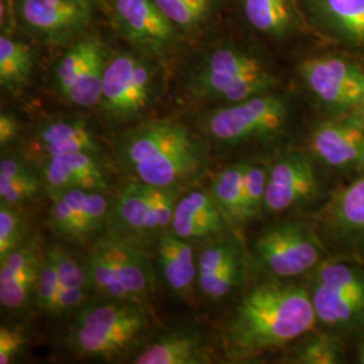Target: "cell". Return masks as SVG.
Wrapping results in <instances>:
<instances>
[{"label": "cell", "instance_id": "1", "mask_svg": "<svg viewBox=\"0 0 364 364\" xmlns=\"http://www.w3.org/2000/svg\"><path fill=\"white\" fill-rule=\"evenodd\" d=\"M314 324L308 287L270 279L237 301L224 326V348L231 360H245L296 341Z\"/></svg>", "mask_w": 364, "mask_h": 364}, {"label": "cell", "instance_id": "30", "mask_svg": "<svg viewBox=\"0 0 364 364\" xmlns=\"http://www.w3.org/2000/svg\"><path fill=\"white\" fill-rule=\"evenodd\" d=\"M341 336L323 331L301 340L290 355V363L340 364L346 362V346Z\"/></svg>", "mask_w": 364, "mask_h": 364}, {"label": "cell", "instance_id": "14", "mask_svg": "<svg viewBox=\"0 0 364 364\" xmlns=\"http://www.w3.org/2000/svg\"><path fill=\"white\" fill-rule=\"evenodd\" d=\"M320 220L321 237L335 255L364 263V177L338 191Z\"/></svg>", "mask_w": 364, "mask_h": 364}, {"label": "cell", "instance_id": "20", "mask_svg": "<svg viewBox=\"0 0 364 364\" xmlns=\"http://www.w3.org/2000/svg\"><path fill=\"white\" fill-rule=\"evenodd\" d=\"M170 231L191 243H208L232 231L209 189H192L178 197Z\"/></svg>", "mask_w": 364, "mask_h": 364}, {"label": "cell", "instance_id": "41", "mask_svg": "<svg viewBox=\"0 0 364 364\" xmlns=\"http://www.w3.org/2000/svg\"><path fill=\"white\" fill-rule=\"evenodd\" d=\"M359 362L364 364V340L360 346V350H359Z\"/></svg>", "mask_w": 364, "mask_h": 364}, {"label": "cell", "instance_id": "33", "mask_svg": "<svg viewBox=\"0 0 364 364\" xmlns=\"http://www.w3.org/2000/svg\"><path fill=\"white\" fill-rule=\"evenodd\" d=\"M61 281L57 267L45 250L38 281L34 290L33 305L46 316H58V299L61 294Z\"/></svg>", "mask_w": 364, "mask_h": 364}, {"label": "cell", "instance_id": "22", "mask_svg": "<svg viewBox=\"0 0 364 364\" xmlns=\"http://www.w3.org/2000/svg\"><path fill=\"white\" fill-rule=\"evenodd\" d=\"M154 248L156 269L165 287L177 297L191 296L197 279V255L193 243L169 230L162 235Z\"/></svg>", "mask_w": 364, "mask_h": 364}, {"label": "cell", "instance_id": "42", "mask_svg": "<svg viewBox=\"0 0 364 364\" xmlns=\"http://www.w3.org/2000/svg\"><path fill=\"white\" fill-rule=\"evenodd\" d=\"M363 111H364V103H363ZM363 120H364V115H363Z\"/></svg>", "mask_w": 364, "mask_h": 364}, {"label": "cell", "instance_id": "3", "mask_svg": "<svg viewBox=\"0 0 364 364\" xmlns=\"http://www.w3.org/2000/svg\"><path fill=\"white\" fill-rule=\"evenodd\" d=\"M151 326L153 317L141 301H87L75 312L69 346L78 356L114 359L132 350Z\"/></svg>", "mask_w": 364, "mask_h": 364}, {"label": "cell", "instance_id": "15", "mask_svg": "<svg viewBox=\"0 0 364 364\" xmlns=\"http://www.w3.org/2000/svg\"><path fill=\"white\" fill-rule=\"evenodd\" d=\"M117 31L139 52L161 57L177 41V27L158 7L156 0H112Z\"/></svg>", "mask_w": 364, "mask_h": 364}, {"label": "cell", "instance_id": "35", "mask_svg": "<svg viewBox=\"0 0 364 364\" xmlns=\"http://www.w3.org/2000/svg\"><path fill=\"white\" fill-rule=\"evenodd\" d=\"M27 239V218L21 207L0 203V260Z\"/></svg>", "mask_w": 364, "mask_h": 364}, {"label": "cell", "instance_id": "38", "mask_svg": "<svg viewBox=\"0 0 364 364\" xmlns=\"http://www.w3.org/2000/svg\"><path fill=\"white\" fill-rule=\"evenodd\" d=\"M26 333L18 326H1L0 328V363L10 364L25 350Z\"/></svg>", "mask_w": 364, "mask_h": 364}, {"label": "cell", "instance_id": "18", "mask_svg": "<svg viewBox=\"0 0 364 364\" xmlns=\"http://www.w3.org/2000/svg\"><path fill=\"white\" fill-rule=\"evenodd\" d=\"M45 250L37 235L28 236L13 252L0 260V302L9 312H25L33 305Z\"/></svg>", "mask_w": 364, "mask_h": 364}, {"label": "cell", "instance_id": "12", "mask_svg": "<svg viewBox=\"0 0 364 364\" xmlns=\"http://www.w3.org/2000/svg\"><path fill=\"white\" fill-rule=\"evenodd\" d=\"M317 162L309 154L287 150L269 165L263 213L281 215L302 208L321 192Z\"/></svg>", "mask_w": 364, "mask_h": 364}, {"label": "cell", "instance_id": "7", "mask_svg": "<svg viewBox=\"0 0 364 364\" xmlns=\"http://www.w3.org/2000/svg\"><path fill=\"white\" fill-rule=\"evenodd\" d=\"M291 119L287 96L266 92L246 100L223 105L203 117V131L213 142L235 147L269 141L285 132Z\"/></svg>", "mask_w": 364, "mask_h": 364}, {"label": "cell", "instance_id": "40", "mask_svg": "<svg viewBox=\"0 0 364 364\" xmlns=\"http://www.w3.org/2000/svg\"><path fill=\"white\" fill-rule=\"evenodd\" d=\"M10 16H14V7L11 4V0H1V30L6 26V30L3 34L10 33V28L13 27L14 21L10 19Z\"/></svg>", "mask_w": 364, "mask_h": 364}, {"label": "cell", "instance_id": "6", "mask_svg": "<svg viewBox=\"0 0 364 364\" xmlns=\"http://www.w3.org/2000/svg\"><path fill=\"white\" fill-rule=\"evenodd\" d=\"M183 188L127 183L112 203L105 234L142 250L156 247L170 230L174 207Z\"/></svg>", "mask_w": 364, "mask_h": 364}, {"label": "cell", "instance_id": "4", "mask_svg": "<svg viewBox=\"0 0 364 364\" xmlns=\"http://www.w3.org/2000/svg\"><path fill=\"white\" fill-rule=\"evenodd\" d=\"M277 78L263 58L235 45L209 52L196 68L189 91L198 100L232 105L272 92Z\"/></svg>", "mask_w": 364, "mask_h": 364}, {"label": "cell", "instance_id": "5", "mask_svg": "<svg viewBox=\"0 0 364 364\" xmlns=\"http://www.w3.org/2000/svg\"><path fill=\"white\" fill-rule=\"evenodd\" d=\"M90 293L97 299L144 302L154 291L156 270L146 250L102 235L84 260Z\"/></svg>", "mask_w": 364, "mask_h": 364}, {"label": "cell", "instance_id": "16", "mask_svg": "<svg viewBox=\"0 0 364 364\" xmlns=\"http://www.w3.org/2000/svg\"><path fill=\"white\" fill-rule=\"evenodd\" d=\"M19 16L27 30L48 43L63 45L91 25V0H21Z\"/></svg>", "mask_w": 364, "mask_h": 364}, {"label": "cell", "instance_id": "27", "mask_svg": "<svg viewBox=\"0 0 364 364\" xmlns=\"http://www.w3.org/2000/svg\"><path fill=\"white\" fill-rule=\"evenodd\" d=\"M245 173L246 161L232 164L215 176L209 189L232 228L246 224Z\"/></svg>", "mask_w": 364, "mask_h": 364}, {"label": "cell", "instance_id": "26", "mask_svg": "<svg viewBox=\"0 0 364 364\" xmlns=\"http://www.w3.org/2000/svg\"><path fill=\"white\" fill-rule=\"evenodd\" d=\"M248 25L270 38L293 37L302 27L294 0H242Z\"/></svg>", "mask_w": 364, "mask_h": 364}, {"label": "cell", "instance_id": "28", "mask_svg": "<svg viewBox=\"0 0 364 364\" xmlns=\"http://www.w3.org/2000/svg\"><path fill=\"white\" fill-rule=\"evenodd\" d=\"M34 68V55L22 41L1 34L0 37V85L3 91H23Z\"/></svg>", "mask_w": 364, "mask_h": 364}, {"label": "cell", "instance_id": "17", "mask_svg": "<svg viewBox=\"0 0 364 364\" xmlns=\"http://www.w3.org/2000/svg\"><path fill=\"white\" fill-rule=\"evenodd\" d=\"M311 156L338 173L364 169V120L336 117L318 123L309 138Z\"/></svg>", "mask_w": 364, "mask_h": 364}, {"label": "cell", "instance_id": "23", "mask_svg": "<svg viewBox=\"0 0 364 364\" xmlns=\"http://www.w3.org/2000/svg\"><path fill=\"white\" fill-rule=\"evenodd\" d=\"M34 146L43 159L69 153H103L99 139L82 117L48 120L36 132Z\"/></svg>", "mask_w": 364, "mask_h": 364}, {"label": "cell", "instance_id": "10", "mask_svg": "<svg viewBox=\"0 0 364 364\" xmlns=\"http://www.w3.org/2000/svg\"><path fill=\"white\" fill-rule=\"evenodd\" d=\"M304 87L313 99L335 117L364 103V69L340 55H316L299 65Z\"/></svg>", "mask_w": 364, "mask_h": 364}, {"label": "cell", "instance_id": "34", "mask_svg": "<svg viewBox=\"0 0 364 364\" xmlns=\"http://www.w3.org/2000/svg\"><path fill=\"white\" fill-rule=\"evenodd\" d=\"M269 177V165L246 161L245 173V219L246 223L263 213Z\"/></svg>", "mask_w": 364, "mask_h": 364}, {"label": "cell", "instance_id": "2", "mask_svg": "<svg viewBox=\"0 0 364 364\" xmlns=\"http://www.w3.org/2000/svg\"><path fill=\"white\" fill-rule=\"evenodd\" d=\"M119 169L132 181L158 188H183L208 168L207 146L177 122L150 120L122 134L115 142Z\"/></svg>", "mask_w": 364, "mask_h": 364}, {"label": "cell", "instance_id": "31", "mask_svg": "<svg viewBox=\"0 0 364 364\" xmlns=\"http://www.w3.org/2000/svg\"><path fill=\"white\" fill-rule=\"evenodd\" d=\"M177 30L192 33L208 22L219 0H156Z\"/></svg>", "mask_w": 364, "mask_h": 364}, {"label": "cell", "instance_id": "13", "mask_svg": "<svg viewBox=\"0 0 364 364\" xmlns=\"http://www.w3.org/2000/svg\"><path fill=\"white\" fill-rule=\"evenodd\" d=\"M50 198L49 223L58 236L82 243L107 232L112 204L105 192L69 189Z\"/></svg>", "mask_w": 364, "mask_h": 364}, {"label": "cell", "instance_id": "29", "mask_svg": "<svg viewBox=\"0 0 364 364\" xmlns=\"http://www.w3.org/2000/svg\"><path fill=\"white\" fill-rule=\"evenodd\" d=\"M107 61L108 57L105 54V46L100 43L72 82L64 99L72 105L85 108L99 105Z\"/></svg>", "mask_w": 364, "mask_h": 364}, {"label": "cell", "instance_id": "8", "mask_svg": "<svg viewBox=\"0 0 364 364\" xmlns=\"http://www.w3.org/2000/svg\"><path fill=\"white\" fill-rule=\"evenodd\" d=\"M326 257L321 235L302 220L274 223L255 239L251 250V262L260 273L281 281L309 275Z\"/></svg>", "mask_w": 364, "mask_h": 364}, {"label": "cell", "instance_id": "24", "mask_svg": "<svg viewBox=\"0 0 364 364\" xmlns=\"http://www.w3.org/2000/svg\"><path fill=\"white\" fill-rule=\"evenodd\" d=\"M305 4L331 38L364 48V0H305Z\"/></svg>", "mask_w": 364, "mask_h": 364}, {"label": "cell", "instance_id": "19", "mask_svg": "<svg viewBox=\"0 0 364 364\" xmlns=\"http://www.w3.org/2000/svg\"><path fill=\"white\" fill-rule=\"evenodd\" d=\"M41 178L45 192L52 197L69 189L105 192L109 171L100 154L69 153L43 159Z\"/></svg>", "mask_w": 364, "mask_h": 364}, {"label": "cell", "instance_id": "32", "mask_svg": "<svg viewBox=\"0 0 364 364\" xmlns=\"http://www.w3.org/2000/svg\"><path fill=\"white\" fill-rule=\"evenodd\" d=\"M100 43L102 42L95 37L80 39L61 57V60L55 66L54 80H55V87L63 97L70 88L72 82L77 77L81 69L90 60L92 53L96 50V48Z\"/></svg>", "mask_w": 364, "mask_h": 364}, {"label": "cell", "instance_id": "9", "mask_svg": "<svg viewBox=\"0 0 364 364\" xmlns=\"http://www.w3.org/2000/svg\"><path fill=\"white\" fill-rule=\"evenodd\" d=\"M156 96V72L144 57L127 52L108 57L99 107L111 123L144 115Z\"/></svg>", "mask_w": 364, "mask_h": 364}, {"label": "cell", "instance_id": "36", "mask_svg": "<svg viewBox=\"0 0 364 364\" xmlns=\"http://www.w3.org/2000/svg\"><path fill=\"white\" fill-rule=\"evenodd\" d=\"M42 188L41 174L33 166H28L11 180L0 182V203L22 207L38 195L39 189Z\"/></svg>", "mask_w": 364, "mask_h": 364}, {"label": "cell", "instance_id": "39", "mask_svg": "<svg viewBox=\"0 0 364 364\" xmlns=\"http://www.w3.org/2000/svg\"><path fill=\"white\" fill-rule=\"evenodd\" d=\"M19 135V122L13 114L1 111L0 114V144L1 147L13 144Z\"/></svg>", "mask_w": 364, "mask_h": 364}, {"label": "cell", "instance_id": "11", "mask_svg": "<svg viewBox=\"0 0 364 364\" xmlns=\"http://www.w3.org/2000/svg\"><path fill=\"white\" fill-rule=\"evenodd\" d=\"M247 273V252L231 231L201 245L197 254L196 290L208 302H221L246 285Z\"/></svg>", "mask_w": 364, "mask_h": 364}, {"label": "cell", "instance_id": "25", "mask_svg": "<svg viewBox=\"0 0 364 364\" xmlns=\"http://www.w3.org/2000/svg\"><path fill=\"white\" fill-rule=\"evenodd\" d=\"M316 321L328 332L338 336L364 329V309L340 290L323 282L309 279Z\"/></svg>", "mask_w": 364, "mask_h": 364}, {"label": "cell", "instance_id": "37", "mask_svg": "<svg viewBox=\"0 0 364 364\" xmlns=\"http://www.w3.org/2000/svg\"><path fill=\"white\" fill-rule=\"evenodd\" d=\"M46 252L52 258L63 289H76V290H88V275L85 263L78 262L65 247L58 243H53L46 248Z\"/></svg>", "mask_w": 364, "mask_h": 364}, {"label": "cell", "instance_id": "21", "mask_svg": "<svg viewBox=\"0 0 364 364\" xmlns=\"http://www.w3.org/2000/svg\"><path fill=\"white\" fill-rule=\"evenodd\" d=\"M212 346L207 333L195 324L166 329L144 346L132 363L207 364L212 363Z\"/></svg>", "mask_w": 364, "mask_h": 364}]
</instances>
